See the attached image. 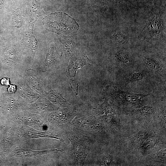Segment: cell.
Wrapping results in <instances>:
<instances>
[{
  "mask_svg": "<svg viewBox=\"0 0 166 166\" xmlns=\"http://www.w3.org/2000/svg\"><path fill=\"white\" fill-rule=\"evenodd\" d=\"M44 21L48 30L58 34L73 33L79 28L74 19L62 12L49 14L45 18Z\"/></svg>",
  "mask_w": 166,
  "mask_h": 166,
  "instance_id": "cell-1",
  "label": "cell"
},
{
  "mask_svg": "<svg viewBox=\"0 0 166 166\" xmlns=\"http://www.w3.org/2000/svg\"><path fill=\"white\" fill-rule=\"evenodd\" d=\"M139 38L149 42L165 39V25L158 12H152Z\"/></svg>",
  "mask_w": 166,
  "mask_h": 166,
  "instance_id": "cell-2",
  "label": "cell"
},
{
  "mask_svg": "<svg viewBox=\"0 0 166 166\" xmlns=\"http://www.w3.org/2000/svg\"><path fill=\"white\" fill-rule=\"evenodd\" d=\"M89 65L90 64L87 56L82 55L71 60L67 68L66 76L69 79L72 88L77 95L78 94V85L76 79V72L78 69L82 68L85 65Z\"/></svg>",
  "mask_w": 166,
  "mask_h": 166,
  "instance_id": "cell-3",
  "label": "cell"
},
{
  "mask_svg": "<svg viewBox=\"0 0 166 166\" xmlns=\"http://www.w3.org/2000/svg\"><path fill=\"white\" fill-rule=\"evenodd\" d=\"M73 144V152L78 164L83 165L88 154L86 146L83 141L76 136H71L69 137Z\"/></svg>",
  "mask_w": 166,
  "mask_h": 166,
  "instance_id": "cell-4",
  "label": "cell"
},
{
  "mask_svg": "<svg viewBox=\"0 0 166 166\" xmlns=\"http://www.w3.org/2000/svg\"><path fill=\"white\" fill-rule=\"evenodd\" d=\"M116 90L115 94L118 99L123 102L132 105L140 104L142 100L150 94L136 93L118 89Z\"/></svg>",
  "mask_w": 166,
  "mask_h": 166,
  "instance_id": "cell-5",
  "label": "cell"
},
{
  "mask_svg": "<svg viewBox=\"0 0 166 166\" xmlns=\"http://www.w3.org/2000/svg\"><path fill=\"white\" fill-rule=\"evenodd\" d=\"M45 14L40 4L36 0L34 1L31 7L27 33L29 38L35 37L33 33L34 24L39 17Z\"/></svg>",
  "mask_w": 166,
  "mask_h": 166,
  "instance_id": "cell-6",
  "label": "cell"
},
{
  "mask_svg": "<svg viewBox=\"0 0 166 166\" xmlns=\"http://www.w3.org/2000/svg\"><path fill=\"white\" fill-rule=\"evenodd\" d=\"M61 43L66 57H71L73 54L76 47L75 42L68 39H63Z\"/></svg>",
  "mask_w": 166,
  "mask_h": 166,
  "instance_id": "cell-7",
  "label": "cell"
},
{
  "mask_svg": "<svg viewBox=\"0 0 166 166\" xmlns=\"http://www.w3.org/2000/svg\"><path fill=\"white\" fill-rule=\"evenodd\" d=\"M146 64L151 68L154 70H160L162 68V65L155 57L150 56L144 57Z\"/></svg>",
  "mask_w": 166,
  "mask_h": 166,
  "instance_id": "cell-8",
  "label": "cell"
},
{
  "mask_svg": "<svg viewBox=\"0 0 166 166\" xmlns=\"http://www.w3.org/2000/svg\"><path fill=\"white\" fill-rule=\"evenodd\" d=\"M153 112L152 107L144 106L140 109L132 110L129 113L133 116H148L152 114Z\"/></svg>",
  "mask_w": 166,
  "mask_h": 166,
  "instance_id": "cell-9",
  "label": "cell"
},
{
  "mask_svg": "<svg viewBox=\"0 0 166 166\" xmlns=\"http://www.w3.org/2000/svg\"><path fill=\"white\" fill-rule=\"evenodd\" d=\"M113 40L115 43L119 45H125L128 43L127 37L123 33L120 32H117L114 34Z\"/></svg>",
  "mask_w": 166,
  "mask_h": 166,
  "instance_id": "cell-10",
  "label": "cell"
},
{
  "mask_svg": "<svg viewBox=\"0 0 166 166\" xmlns=\"http://www.w3.org/2000/svg\"><path fill=\"white\" fill-rule=\"evenodd\" d=\"M114 57L118 62L122 64H128L130 61L128 54L123 51L117 52L114 53Z\"/></svg>",
  "mask_w": 166,
  "mask_h": 166,
  "instance_id": "cell-11",
  "label": "cell"
},
{
  "mask_svg": "<svg viewBox=\"0 0 166 166\" xmlns=\"http://www.w3.org/2000/svg\"><path fill=\"white\" fill-rule=\"evenodd\" d=\"M148 137V134L145 131H140L133 136L131 141L133 143L142 144Z\"/></svg>",
  "mask_w": 166,
  "mask_h": 166,
  "instance_id": "cell-12",
  "label": "cell"
},
{
  "mask_svg": "<svg viewBox=\"0 0 166 166\" xmlns=\"http://www.w3.org/2000/svg\"><path fill=\"white\" fill-rule=\"evenodd\" d=\"M13 25L16 27H20L22 23L21 9L18 8L15 11L13 18Z\"/></svg>",
  "mask_w": 166,
  "mask_h": 166,
  "instance_id": "cell-13",
  "label": "cell"
},
{
  "mask_svg": "<svg viewBox=\"0 0 166 166\" xmlns=\"http://www.w3.org/2000/svg\"><path fill=\"white\" fill-rule=\"evenodd\" d=\"M146 141L142 144L143 145L141 147L143 149L147 150L153 147L158 142V140L154 138H150L146 139Z\"/></svg>",
  "mask_w": 166,
  "mask_h": 166,
  "instance_id": "cell-14",
  "label": "cell"
},
{
  "mask_svg": "<svg viewBox=\"0 0 166 166\" xmlns=\"http://www.w3.org/2000/svg\"><path fill=\"white\" fill-rule=\"evenodd\" d=\"M154 159L157 162L164 163L166 160V149H162L156 154Z\"/></svg>",
  "mask_w": 166,
  "mask_h": 166,
  "instance_id": "cell-15",
  "label": "cell"
},
{
  "mask_svg": "<svg viewBox=\"0 0 166 166\" xmlns=\"http://www.w3.org/2000/svg\"><path fill=\"white\" fill-rule=\"evenodd\" d=\"M144 75L142 73L136 72L132 74L129 78V81L131 83L136 82L142 80Z\"/></svg>",
  "mask_w": 166,
  "mask_h": 166,
  "instance_id": "cell-16",
  "label": "cell"
},
{
  "mask_svg": "<svg viewBox=\"0 0 166 166\" xmlns=\"http://www.w3.org/2000/svg\"><path fill=\"white\" fill-rule=\"evenodd\" d=\"M112 160V157L110 156L107 157L105 158L102 162L101 164L103 165H108L110 164Z\"/></svg>",
  "mask_w": 166,
  "mask_h": 166,
  "instance_id": "cell-17",
  "label": "cell"
}]
</instances>
